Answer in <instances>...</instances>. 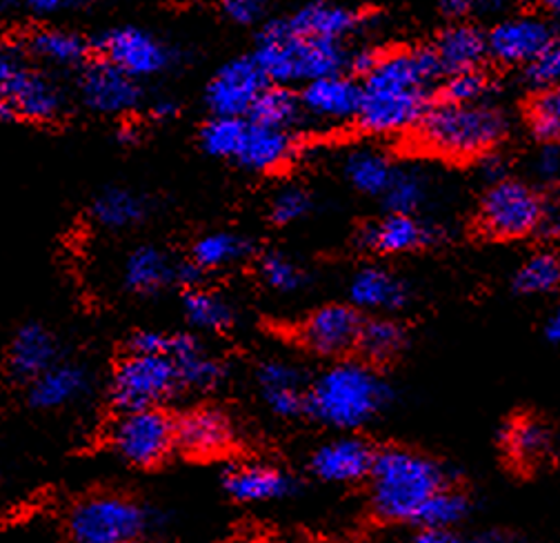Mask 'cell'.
Instances as JSON below:
<instances>
[{
    "label": "cell",
    "mask_w": 560,
    "mask_h": 543,
    "mask_svg": "<svg viewBox=\"0 0 560 543\" xmlns=\"http://www.w3.org/2000/svg\"><path fill=\"white\" fill-rule=\"evenodd\" d=\"M443 77L434 47L394 49L378 54L363 77L359 125L370 134H400L416 129L432 107L434 83Z\"/></svg>",
    "instance_id": "obj_1"
},
{
    "label": "cell",
    "mask_w": 560,
    "mask_h": 543,
    "mask_svg": "<svg viewBox=\"0 0 560 543\" xmlns=\"http://www.w3.org/2000/svg\"><path fill=\"white\" fill-rule=\"evenodd\" d=\"M447 486L445 470L405 448H387L376 452L370 472L372 510L383 521L413 523L425 501Z\"/></svg>",
    "instance_id": "obj_2"
},
{
    "label": "cell",
    "mask_w": 560,
    "mask_h": 543,
    "mask_svg": "<svg viewBox=\"0 0 560 543\" xmlns=\"http://www.w3.org/2000/svg\"><path fill=\"white\" fill-rule=\"evenodd\" d=\"M508 116L492 103L436 101L416 125L418 143L450 159H474L494 150L508 134Z\"/></svg>",
    "instance_id": "obj_3"
},
{
    "label": "cell",
    "mask_w": 560,
    "mask_h": 543,
    "mask_svg": "<svg viewBox=\"0 0 560 543\" xmlns=\"http://www.w3.org/2000/svg\"><path fill=\"white\" fill-rule=\"evenodd\" d=\"M389 401L387 383L361 363L325 370L307 394V411L323 424L354 430L370 424Z\"/></svg>",
    "instance_id": "obj_4"
},
{
    "label": "cell",
    "mask_w": 560,
    "mask_h": 543,
    "mask_svg": "<svg viewBox=\"0 0 560 543\" xmlns=\"http://www.w3.org/2000/svg\"><path fill=\"white\" fill-rule=\"evenodd\" d=\"M340 45L299 36L288 25V19H283L265 25L254 60L269 83H310L345 70L349 58Z\"/></svg>",
    "instance_id": "obj_5"
},
{
    "label": "cell",
    "mask_w": 560,
    "mask_h": 543,
    "mask_svg": "<svg viewBox=\"0 0 560 543\" xmlns=\"http://www.w3.org/2000/svg\"><path fill=\"white\" fill-rule=\"evenodd\" d=\"M69 534L81 543H127L143 536L152 519L143 506L118 495H94L69 512Z\"/></svg>",
    "instance_id": "obj_6"
},
{
    "label": "cell",
    "mask_w": 560,
    "mask_h": 543,
    "mask_svg": "<svg viewBox=\"0 0 560 543\" xmlns=\"http://www.w3.org/2000/svg\"><path fill=\"white\" fill-rule=\"evenodd\" d=\"M183 388L178 368L167 355L129 353L114 372L112 398L120 411L154 407Z\"/></svg>",
    "instance_id": "obj_7"
},
{
    "label": "cell",
    "mask_w": 560,
    "mask_h": 543,
    "mask_svg": "<svg viewBox=\"0 0 560 543\" xmlns=\"http://www.w3.org/2000/svg\"><path fill=\"white\" fill-rule=\"evenodd\" d=\"M545 200L525 183L501 178L480 203V226L489 236L521 239L538 230Z\"/></svg>",
    "instance_id": "obj_8"
},
{
    "label": "cell",
    "mask_w": 560,
    "mask_h": 543,
    "mask_svg": "<svg viewBox=\"0 0 560 543\" xmlns=\"http://www.w3.org/2000/svg\"><path fill=\"white\" fill-rule=\"evenodd\" d=\"M114 450L129 463L150 467L161 463L176 446V424L159 407L122 411L109 432Z\"/></svg>",
    "instance_id": "obj_9"
},
{
    "label": "cell",
    "mask_w": 560,
    "mask_h": 543,
    "mask_svg": "<svg viewBox=\"0 0 560 543\" xmlns=\"http://www.w3.org/2000/svg\"><path fill=\"white\" fill-rule=\"evenodd\" d=\"M96 47L105 60L114 62L133 79L154 77L172 65L170 47L156 36L136 27L107 32Z\"/></svg>",
    "instance_id": "obj_10"
},
{
    "label": "cell",
    "mask_w": 560,
    "mask_h": 543,
    "mask_svg": "<svg viewBox=\"0 0 560 543\" xmlns=\"http://www.w3.org/2000/svg\"><path fill=\"white\" fill-rule=\"evenodd\" d=\"M556 38L553 23L536 14L505 16L487 32L489 58L501 65H527Z\"/></svg>",
    "instance_id": "obj_11"
},
{
    "label": "cell",
    "mask_w": 560,
    "mask_h": 543,
    "mask_svg": "<svg viewBox=\"0 0 560 543\" xmlns=\"http://www.w3.org/2000/svg\"><path fill=\"white\" fill-rule=\"evenodd\" d=\"M267 83L254 58L232 60L209 81L207 107L214 116H247Z\"/></svg>",
    "instance_id": "obj_12"
},
{
    "label": "cell",
    "mask_w": 560,
    "mask_h": 543,
    "mask_svg": "<svg viewBox=\"0 0 560 543\" xmlns=\"http://www.w3.org/2000/svg\"><path fill=\"white\" fill-rule=\"evenodd\" d=\"M60 90L43 74L19 70L8 77L0 88V118L3 120H51L62 112Z\"/></svg>",
    "instance_id": "obj_13"
},
{
    "label": "cell",
    "mask_w": 560,
    "mask_h": 543,
    "mask_svg": "<svg viewBox=\"0 0 560 543\" xmlns=\"http://www.w3.org/2000/svg\"><path fill=\"white\" fill-rule=\"evenodd\" d=\"M361 327L363 319L357 308L325 305L301 325V338L312 353L334 357L359 346Z\"/></svg>",
    "instance_id": "obj_14"
},
{
    "label": "cell",
    "mask_w": 560,
    "mask_h": 543,
    "mask_svg": "<svg viewBox=\"0 0 560 543\" xmlns=\"http://www.w3.org/2000/svg\"><path fill=\"white\" fill-rule=\"evenodd\" d=\"M81 90L85 103L101 114H125L143 101L136 79L105 58L85 67Z\"/></svg>",
    "instance_id": "obj_15"
},
{
    "label": "cell",
    "mask_w": 560,
    "mask_h": 543,
    "mask_svg": "<svg viewBox=\"0 0 560 543\" xmlns=\"http://www.w3.org/2000/svg\"><path fill=\"white\" fill-rule=\"evenodd\" d=\"M363 88L352 77L329 74L323 79H314L305 83L301 103L303 112L314 116L316 120H325L329 125L357 120L361 109Z\"/></svg>",
    "instance_id": "obj_16"
},
{
    "label": "cell",
    "mask_w": 560,
    "mask_h": 543,
    "mask_svg": "<svg viewBox=\"0 0 560 543\" xmlns=\"http://www.w3.org/2000/svg\"><path fill=\"white\" fill-rule=\"evenodd\" d=\"M376 452L361 439H336L318 448L312 457L316 477L331 484H352L370 477Z\"/></svg>",
    "instance_id": "obj_17"
},
{
    "label": "cell",
    "mask_w": 560,
    "mask_h": 543,
    "mask_svg": "<svg viewBox=\"0 0 560 543\" xmlns=\"http://www.w3.org/2000/svg\"><path fill=\"white\" fill-rule=\"evenodd\" d=\"M363 23L365 14L338 3H329V0H316V3L305 5L288 19V25L294 34L331 43H342L347 36L361 30Z\"/></svg>",
    "instance_id": "obj_18"
},
{
    "label": "cell",
    "mask_w": 560,
    "mask_h": 543,
    "mask_svg": "<svg viewBox=\"0 0 560 543\" xmlns=\"http://www.w3.org/2000/svg\"><path fill=\"white\" fill-rule=\"evenodd\" d=\"M436 241V230L413 215L389 212L383 221H376L365 228L361 243L368 250L381 254H400L409 250L425 247Z\"/></svg>",
    "instance_id": "obj_19"
},
{
    "label": "cell",
    "mask_w": 560,
    "mask_h": 543,
    "mask_svg": "<svg viewBox=\"0 0 560 543\" xmlns=\"http://www.w3.org/2000/svg\"><path fill=\"white\" fill-rule=\"evenodd\" d=\"M225 490L245 504L283 499L294 493V480L288 472L265 463L238 465L228 472Z\"/></svg>",
    "instance_id": "obj_20"
},
{
    "label": "cell",
    "mask_w": 560,
    "mask_h": 543,
    "mask_svg": "<svg viewBox=\"0 0 560 543\" xmlns=\"http://www.w3.org/2000/svg\"><path fill=\"white\" fill-rule=\"evenodd\" d=\"M247 131L236 154V163L254 172H271L294 154V139L290 129L269 127L247 118Z\"/></svg>",
    "instance_id": "obj_21"
},
{
    "label": "cell",
    "mask_w": 560,
    "mask_h": 543,
    "mask_svg": "<svg viewBox=\"0 0 560 543\" xmlns=\"http://www.w3.org/2000/svg\"><path fill=\"white\" fill-rule=\"evenodd\" d=\"M436 58L441 62L443 77L476 70L489 56L487 34L476 25L456 21L447 30H443L434 43Z\"/></svg>",
    "instance_id": "obj_22"
},
{
    "label": "cell",
    "mask_w": 560,
    "mask_h": 543,
    "mask_svg": "<svg viewBox=\"0 0 560 543\" xmlns=\"http://www.w3.org/2000/svg\"><path fill=\"white\" fill-rule=\"evenodd\" d=\"M58 346L54 334L40 323L23 325L10 348V370L21 381H34L56 363Z\"/></svg>",
    "instance_id": "obj_23"
},
{
    "label": "cell",
    "mask_w": 560,
    "mask_h": 543,
    "mask_svg": "<svg viewBox=\"0 0 560 543\" xmlns=\"http://www.w3.org/2000/svg\"><path fill=\"white\" fill-rule=\"evenodd\" d=\"M165 355L174 359L183 388L209 390L223 381L225 368L214 357L202 353L191 334H170Z\"/></svg>",
    "instance_id": "obj_24"
},
{
    "label": "cell",
    "mask_w": 560,
    "mask_h": 543,
    "mask_svg": "<svg viewBox=\"0 0 560 543\" xmlns=\"http://www.w3.org/2000/svg\"><path fill=\"white\" fill-rule=\"evenodd\" d=\"M232 441V428L225 415L212 407H200L176 421V443L191 454H217Z\"/></svg>",
    "instance_id": "obj_25"
},
{
    "label": "cell",
    "mask_w": 560,
    "mask_h": 543,
    "mask_svg": "<svg viewBox=\"0 0 560 543\" xmlns=\"http://www.w3.org/2000/svg\"><path fill=\"white\" fill-rule=\"evenodd\" d=\"M90 385L88 372L72 363H54L34 381H30V403L38 411L58 407L79 398Z\"/></svg>",
    "instance_id": "obj_26"
},
{
    "label": "cell",
    "mask_w": 560,
    "mask_h": 543,
    "mask_svg": "<svg viewBox=\"0 0 560 543\" xmlns=\"http://www.w3.org/2000/svg\"><path fill=\"white\" fill-rule=\"evenodd\" d=\"M178 277V263H174L159 247H138L133 250L122 267V281L131 292L152 294L174 284Z\"/></svg>",
    "instance_id": "obj_27"
},
{
    "label": "cell",
    "mask_w": 560,
    "mask_h": 543,
    "mask_svg": "<svg viewBox=\"0 0 560 543\" xmlns=\"http://www.w3.org/2000/svg\"><path fill=\"white\" fill-rule=\"evenodd\" d=\"M349 297L361 310H398L407 303V288L383 267H365L349 286Z\"/></svg>",
    "instance_id": "obj_28"
},
{
    "label": "cell",
    "mask_w": 560,
    "mask_h": 543,
    "mask_svg": "<svg viewBox=\"0 0 560 543\" xmlns=\"http://www.w3.org/2000/svg\"><path fill=\"white\" fill-rule=\"evenodd\" d=\"M148 206L136 192L125 187H109L105 189L92 206L94 219L109 230H125L145 219Z\"/></svg>",
    "instance_id": "obj_29"
},
{
    "label": "cell",
    "mask_w": 560,
    "mask_h": 543,
    "mask_svg": "<svg viewBox=\"0 0 560 543\" xmlns=\"http://www.w3.org/2000/svg\"><path fill=\"white\" fill-rule=\"evenodd\" d=\"M301 114H305L301 96H296L288 85L271 83L260 92L247 118L260 125L290 129L301 118Z\"/></svg>",
    "instance_id": "obj_30"
},
{
    "label": "cell",
    "mask_w": 560,
    "mask_h": 543,
    "mask_svg": "<svg viewBox=\"0 0 560 543\" xmlns=\"http://www.w3.org/2000/svg\"><path fill=\"white\" fill-rule=\"evenodd\" d=\"M27 47L36 58L60 67L81 65L90 51L81 36L62 30H38L27 38Z\"/></svg>",
    "instance_id": "obj_31"
},
{
    "label": "cell",
    "mask_w": 560,
    "mask_h": 543,
    "mask_svg": "<svg viewBox=\"0 0 560 543\" xmlns=\"http://www.w3.org/2000/svg\"><path fill=\"white\" fill-rule=\"evenodd\" d=\"M245 116H214L200 129V146L209 157L236 161V154L243 146V136L247 131Z\"/></svg>",
    "instance_id": "obj_32"
},
{
    "label": "cell",
    "mask_w": 560,
    "mask_h": 543,
    "mask_svg": "<svg viewBox=\"0 0 560 543\" xmlns=\"http://www.w3.org/2000/svg\"><path fill=\"white\" fill-rule=\"evenodd\" d=\"M183 308L187 321L200 330L221 332L234 323L232 305L217 292L189 288L183 299Z\"/></svg>",
    "instance_id": "obj_33"
},
{
    "label": "cell",
    "mask_w": 560,
    "mask_h": 543,
    "mask_svg": "<svg viewBox=\"0 0 560 543\" xmlns=\"http://www.w3.org/2000/svg\"><path fill=\"white\" fill-rule=\"evenodd\" d=\"M347 178L352 181V185L365 194L372 196H383V192L389 187L396 170L392 163L372 150H361L349 157L345 165Z\"/></svg>",
    "instance_id": "obj_34"
},
{
    "label": "cell",
    "mask_w": 560,
    "mask_h": 543,
    "mask_svg": "<svg viewBox=\"0 0 560 543\" xmlns=\"http://www.w3.org/2000/svg\"><path fill=\"white\" fill-rule=\"evenodd\" d=\"M249 243L232 232H214L196 241L191 250V261L202 269H219L238 263L247 256Z\"/></svg>",
    "instance_id": "obj_35"
},
{
    "label": "cell",
    "mask_w": 560,
    "mask_h": 543,
    "mask_svg": "<svg viewBox=\"0 0 560 543\" xmlns=\"http://www.w3.org/2000/svg\"><path fill=\"white\" fill-rule=\"evenodd\" d=\"M405 327L392 319H372L363 321L359 348L372 361H387L398 355L405 346Z\"/></svg>",
    "instance_id": "obj_36"
},
{
    "label": "cell",
    "mask_w": 560,
    "mask_h": 543,
    "mask_svg": "<svg viewBox=\"0 0 560 543\" xmlns=\"http://www.w3.org/2000/svg\"><path fill=\"white\" fill-rule=\"evenodd\" d=\"M508 452L521 467L542 461L549 450V432L534 419H518L508 428Z\"/></svg>",
    "instance_id": "obj_37"
},
{
    "label": "cell",
    "mask_w": 560,
    "mask_h": 543,
    "mask_svg": "<svg viewBox=\"0 0 560 543\" xmlns=\"http://www.w3.org/2000/svg\"><path fill=\"white\" fill-rule=\"evenodd\" d=\"M532 134L542 143L560 141V85L538 90L527 105Z\"/></svg>",
    "instance_id": "obj_38"
},
{
    "label": "cell",
    "mask_w": 560,
    "mask_h": 543,
    "mask_svg": "<svg viewBox=\"0 0 560 543\" xmlns=\"http://www.w3.org/2000/svg\"><path fill=\"white\" fill-rule=\"evenodd\" d=\"M560 288V258L553 254L532 256L514 277L518 294H547Z\"/></svg>",
    "instance_id": "obj_39"
},
{
    "label": "cell",
    "mask_w": 560,
    "mask_h": 543,
    "mask_svg": "<svg viewBox=\"0 0 560 543\" xmlns=\"http://www.w3.org/2000/svg\"><path fill=\"white\" fill-rule=\"evenodd\" d=\"M469 512V501L465 495L450 490L447 486L432 495L425 506L420 508L418 517L413 519L416 525H434V528H452L458 525Z\"/></svg>",
    "instance_id": "obj_40"
},
{
    "label": "cell",
    "mask_w": 560,
    "mask_h": 543,
    "mask_svg": "<svg viewBox=\"0 0 560 543\" xmlns=\"http://www.w3.org/2000/svg\"><path fill=\"white\" fill-rule=\"evenodd\" d=\"M383 198L389 212L413 215L428 198V183L416 172H396L389 187L383 192Z\"/></svg>",
    "instance_id": "obj_41"
},
{
    "label": "cell",
    "mask_w": 560,
    "mask_h": 543,
    "mask_svg": "<svg viewBox=\"0 0 560 543\" xmlns=\"http://www.w3.org/2000/svg\"><path fill=\"white\" fill-rule=\"evenodd\" d=\"M489 90H492V81H489V77L480 70V67H476V70L447 74L436 96L443 103H476V101H485Z\"/></svg>",
    "instance_id": "obj_42"
},
{
    "label": "cell",
    "mask_w": 560,
    "mask_h": 543,
    "mask_svg": "<svg viewBox=\"0 0 560 543\" xmlns=\"http://www.w3.org/2000/svg\"><path fill=\"white\" fill-rule=\"evenodd\" d=\"M525 83L538 92L560 85V38L556 36L523 70Z\"/></svg>",
    "instance_id": "obj_43"
},
{
    "label": "cell",
    "mask_w": 560,
    "mask_h": 543,
    "mask_svg": "<svg viewBox=\"0 0 560 543\" xmlns=\"http://www.w3.org/2000/svg\"><path fill=\"white\" fill-rule=\"evenodd\" d=\"M262 281L278 292H294L305 284V272L283 254H267L260 261Z\"/></svg>",
    "instance_id": "obj_44"
},
{
    "label": "cell",
    "mask_w": 560,
    "mask_h": 543,
    "mask_svg": "<svg viewBox=\"0 0 560 543\" xmlns=\"http://www.w3.org/2000/svg\"><path fill=\"white\" fill-rule=\"evenodd\" d=\"M312 208V200L305 189L301 187H288L278 192L271 203V219L278 226H288L299 219H303Z\"/></svg>",
    "instance_id": "obj_45"
},
{
    "label": "cell",
    "mask_w": 560,
    "mask_h": 543,
    "mask_svg": "<svg viewBox=\"0 0 560 543\" xmlns=\"http://www.w3.org/2000/svg\"><path fill=\"white\" fill-rule=\"evenodd\" d=\"M269 411L278 417H299L307 411V394L303 388H278V390H265L262 392Z\"/></svg>",
    "instance_id": "obj_46"
},
{
    "label": "cell",
    "mask_w": 560,
    "mask_h": 543,
    "mask_svg": "<svg viewBox=\"0 0 560 543\" xmlns=\"http://www.w3.org/2000/svg\"><path fill=\"white\" fill-rule=\"evenodd\" d=\"M258 381L262 392L265 390H278V388H303V377L296 366L288 361H265L258 370Z\"/></svg>",
    "instance_id": "obj_47"
},
{
    "label": "cell",
    "mask_w": 560,
    "mask_h": 543,
    "mask_svg": "<svg viewBox=\"0 0 560 543\" xmlns=\"http://www.w3.org/2000/svg\"><path fill=\"white\" fill-rule=\"evenodd\" d=\"M267 0H223V12L236 25H254L262 19Z\"/></svg>",
    "instance_id": "obj_48"
},
{
    "label": "cell",
    "mask_w": 560,
    "mask_h": 543,
    "mask_svg": "<svg viewBox=\"0 0 560 543\" xmlns=\"http://www.w3.org/2000/svg\"><path fill=\"white\" fill-rule=\"evenodd\" d=\"M536 172L540 178H556L560 174V152L553 146H547L536 159Z\"/></svg>",
    "instance_id": "obj_49"
},
{
    "label": "cell",
    "mask_w": 560,
    "mask_h": 543,
    "mask_svg": "<svg viewBox=\"0 0 560 543\" xmlns=\"http://www.w3.org/2000/svg\"><path fill=\"white\" fill-rule=\"evenodd\" d=\"M436 3H439L441 14L456 23V21H463L465 16H469L474 12L476 0H436Z\"/></svg>",
    "instance_id": "obj_50"
},
{
    "label": "cell",
    "mask_w": 560,
    "mask_h": 543,
    "mask_svg": "<svg viewBox=\"0 0 560 543\" xmlns=\"http://www.w3.org/2000/svg\"><path fill=\"white\" fill-rule=\"evenodd\" d=\"M538 232L547 239H560V203H551V206L545 203V212H542Z\"/></svg>",
    "instance_id": "obj_51"
},
{
    "label": "cell",
    "mask_w": 560,
    "mask_h": 543,
    "mask_svg": "<svg viewBox=\"0 0 560 543\" xmlns=\"http://www.w3.org/2000/svg\"><path fill=\"white\" fill-rule=\"evenodd\" d=\"M418 543H450L456 541L458 534L452 528H434V525H420L413 534Z\"/></svg>",
    "instance_id": "obj_52"
},
{
    "label": "cell",
    "mask_w": 560,
    "mask_h": 543,
    "mask_svg": "<svg viewBox=\"0 0 560 543\" xmlns=\"http://www.w3.org/2000/svg\"><path fill=\"white\" fill-rule=\"evenodd\" d=\"M378 60V51H370V49H363V51H357L354 56H349V67H352V72L359 74V77H365L372 67L376 65Z\"/></svg>",
    "instance_id": "obj_53"
},
{
    "label": "cell",
    "mask_w": 560,
    "mask_h": 543,
    "mask_svg": "<svg viewBox=\"0 0 560 543\" xmlns=\"http://www.w3.org/2000/svg\"><path fill=\"white\" fill-rule=\"evenodd\" d=\"M25 3L36 14H56L67 10L69 5H74L77 0H25Z\"/></svg>",
    "instance_id": "obj_54"
},
{
    "label": "cell",
    "mask_w": 560,
    "mask_h": 543,
    "mask_svg": "<svg viewBox=\"0 0 560 543\" xmlns=\"http://www.w3.org/2000/svg\"><path fill=\"white\" fill-rule=\"evenodd\" d=\"M516 0H476L474 5V12H480V14H487V16H499V14H505L514 8Z\"/></svg>",
    "instance_id": "obj_55"
},
{
    "label": "cell",
    "mask_w": 560,
    "mask_h": 543,
    "mask_svg": "<svg viewBox=\"0 0 560 543\" xmlns=\"http://www.w3.org/2000/svg\"><path fill=\"white\" fill-rule=\"evenodd\" d=\"M482 174H485V178H489V183H497V181L505 178V165H503L501 159L489 157V159L482 163Z\"/></svg>",
    "instance_id": "obj_56"
},
{
    "label": "cell",
    "mask_w": 560,
    "mask_h": 543,
    "mask_svg": "<svg viewBox=\"0 0 560 543\" xmlns=\"http://www.w3.org/2000/svg\"><path fill=\"white\" fill-rule=\"evenodd\" d=\"M545 336H547L549 344L560 346V308H556L553 314L547 319V323H545Z\"/></svg>",
    "instance_id": "obj_57"
},
{
    "label": "cell",
    "mask_w": 560,
    "mask_h": 543,
    "mask_svg": "<svg viewBox=\"0 0 560 543\" xmlns=\"http://www.w3.org/2000/svg\"><path fill=\"white\" fill-rule=\"evenodd\" d=\"M14 62H12V58H10V54L0 47V88H3V83L8 81V77L14 72Z\"/></svg>",
    "instance_id": "obj_58"
},
{
    "label": "cell",
    "mask_w": 560,
    "mask_h": 543,
    "mask_svg": "<svg viewBox=\"0 0 560 543\" xmlns=\"http://www.w3.org/2000/svg\"><path fill=\"white\" fill-rule=\"evenodd\" d=\"M538 3L545 10V14L549 16V21L560 25V0H538Z\"/></svg>",
    "instance_id": "obj_59"
},
{
    "label": "cell",
    "mask_w": 560,
    "mask_h": 543,
    "mask_svg": "<svg viewBox=\"0 0 560 543\" xmlns=\"http://www.w3.org/2000/svg\"><path fill=\"white\" fill-rule=\"evenodd\" d=\"M154 114H156L159 118H170V116L176 114V105L170 103V101H161V103L154 105Z\"/></svg>",
    "instance_id": "obj_60"
},
{
    "label": "cell",
    "mask_w": 560,
    "mask_h": 543,
    "mask_svg": "<svg viewBox=\"0 0 560 543\" xmlns=\"http://www.w3.org/2000/svg\"><path fill=\"white\" fill-rule=\"evenodd\" d=\"M12 3H14V0H0V12H5Z\"/></svg>",
    "instance_id": "obj_61"
}]
</instances>
